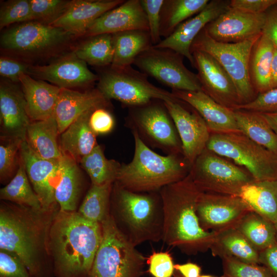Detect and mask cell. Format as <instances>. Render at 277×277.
I'll return each mask as SVG.
<instances>
[{
	"label": "cell",
	"mask_w": 277,
	"mask_h": 277,
	"mask_svg": "<svg viewBox=\"0 0 277 277\" xmlns=\"http://www.w3.org/2000/svg\"><path fill=\"white\" fill-rule=\"evenodd\" d=\"M58 205L35 209L1 200L0 250L16 255L33 277L54 276L50 232Z\"/></svg>",
	"instance_id": "6da1fadb"
},
{
	"label": "cell",
	"mask_w": 277,
	"mask_h": 277,
	"mask_svg": "<svg viewBox=\"0 0 277 277\" xmlns=\"http://www.w3.org/2000/svg\"><path fill=\"white\" fill-rule=\"evenodd\" d=\"M101 224L77 211H59L50 232V251L55 277H89L102 239Z\"/></svg>",
	"instance_id": "7a4b0ae2"
},
{
	"label": "cell",
	"mask_w": 277,
	"mask_h": 277,
	"mask_svg": "<svg viewBox=\"0 0 277 277\" xmlns=\"http://www.w3.org/2000/svg\"><path fill=\"white\" fill-rule=\"evenodd\" d=\"M201 192L189 173L160 190L164 211L162 241L187 255L210 249L216 235L200 225L196 210Z\"/></svg>",
	"instance_id": "3957f363"
},
{
	"label": "cell",
	"mask_w": 277,
	"mask_h": 277,
	"mask_svg": "<svg viewBox=\"0 0 277 277\" xmlns=\"http://www.w3.org/2000/svg\"><path fill=\"white\" fill-rule=\"evenodd\" d=\"M110 214L120 232L135 247L162 240L164 211L160 191L133 192L114 182Z\"/></svg>",
	"instance_id": "277c9868"
},
{
	"label": "cell",
	"mask_w": 277,
	"mask_h": 277,
	"mask_svg": "<svg viewBox=\"0 0 277 277\" xmlns=\"http://www.w3.org/2000/svg\"><path fill=\"white\" fill-rule=\"evenodd\" d=\"M134 152L128 164H121L115 182L136 192L159 191L178 182L190 172L191 165L180 153L162 155L153 151L132 131Z\"/></svg>",
	"instance_id": "5b68a950"
},
{
	"label": "cell",
	"mask_w": 277,
	"mask_h": 277,
	"mask_svg": "<svg viewBox=\"0 0 277 277\" xmlns=\"http://www.w3.org/2000/svg\"><path fill=\"white\" fill-rule=\"evenodd\" d=\"M101 225L102 241L89 277H142L144 256L120 232L111 214Z\"/></svg>",
	"instance_id": "8992f818"
},
{
	"label": "cell",
	"mask_w": 277,
	"mask_h": 277,
	"mask_svg": "<svg viewBox=\"0 0 277 277\" xmlns=\"http://www.w3.org/2000/svg\"><path fill=\"white\" fill-rule=\"evenodd\" d=\"M128 108L125 125L147 146L167 154H182L180 138L163 101L153 100Z\"/></svg>",
	"instance_id": "52a82bcc"
},
{
	"label": "cell",
	"mask_w": 277,
	"mask_h": 277,
	"mask_svg": "<svg viewBox=\"0 0 277 277\" xmlns=\"http://www.w3.org/2000/svg\"><path fill=\"white\" fill-rule=\"evenodd\" d=\"M206 148L243 167L255 181L277 180V154L242 133H211Z\"/></svg>",
	"instance_id": "ba28073f"
},
{
	"label": "cell",
	"mask_w": 277,
	"mask_h": 277,
	"mask_svg": "<svg viewBox=\"0 0 277 277\" xmlns=\"http://www.w3.org/2000/svg\"><path fill=\"white\" fill-rule=\"evenodd\" d=\"M97 88L108 100H115L126 107L137 106L153 100H180L171 92L151 83L148 76L132 66L110 67L98 76Z\"/></svg>",
	"instance_id": "9c48e42d"
},
{
	"label": "cell",
	"mask_w": 277,
	"mask_h": 277,
	"mask_svg": "<svg viewBox=\"0 0 277 277\" xmlns=\"http://www.w3.org/2000/svg\"><path fill=\"white\" fill-rule=\"evenodd\" d=\"M258 38L239 43L220 42L210 37L203 29L190 50L191 52H205L219 63L234 83L242 105L251 102L258 95L250 81L249 63L252 47Z\"/></svg>",
	"instance_id": "30bf717a"
},
{
	"label": "cell",
	"mask_w": 277,
	"mask_h": 277,
	"mask_svg": "<svg viewBox=\"0 0 277 277\" xmlns=\"http://www.w3.org/2000/svg\"><path fill=\"white\" fill-rule=\"evenodd\" d=\"M189 174L202 192L235 196L255 181L245 168L206 148L191 166Z\"/></svg>",
	"instance_id": "8fae6325"
},
{
	"label": "cell",
	"mask_w": 277,
	"mask_h": 277,
	"mask_svg": "<svg viewBox=\"0 0 277 277\" xmlns=\"http://www.w3.org/2000/svg\"><path fill=\"white\" fill-rule=\"evenodd\" d=\"M184 57L170 49L152 46L141 53L133 65L172 90H202L197 74L185 66Z\"/></svg>",
	"instance_id": "7c38bea8"
},
{
	"label": "cell",
	"mask_w": 277,
	"mask_h": 277,
	"mask_svg": "<svg viewBox=\"0 0 277 277\" xmlns=\"http://www.w3.org/2000/svg\"><path fill=\"white\" fill-rule=\"evenodd\" d=\"M72 35L61 28L32 21L20 23L1 36L2 49L22 54H37L56 47Z\"/></svg>",
	"instance_id": "4fadbf2b"
},
{
	"label": "cell",
	"mask_w": 277,
	"mask_h": 277,
	"mask_svg": "<svg viewBox=\"0 0 277 277\" xmlns=\"http://www.w3.org/2000/svg\"><path fill=\"white\" fill-rule=\"evenodd\" d=\"M196 211L202 228L217 232L235 227L253 210L239 196L201 192Z\"/></svg>",
	"instance_id": "5bb4252c"
},
{
	"label": "cell",
	"mask_w": 277,
	"mask_h": 277,
	"mask_svg": "<svg viewBox=\"0 0 277 277\" xmlns=\"http://www.w3.org/2000/svg\"><path fill=\"white\" fill-rule=\"evenodd\" d=\"M175 125L182 144V154L191 166L206 148L211 132L201 116L185 107V102L164 101Z\"/></svg>",
	"instance_id": "9a60e30c"
},
{
	"label": "cell",
	"mask_w": 277,
	"mask_h": 277,
	"mask_svg": "<svg viewBox=\"0 0 277 277\" xmlns=\"http://www.w3.org/2000/svg\"><path fill=\"white\" fill-rule=\"evenodd\" d=\"M202 90L220 105L234 110L242 104L232 80L209 54L198 50L191 52Z\"/></svg>",
	"instance_id": "2e32d148"
},
{
	"label": "cell",
	"mask_w": 277,
	"mask_h": 277,
	"mask_svg": "<svg viewBox=\"0 0 277 277\" xmlns=\"http://www.w3.org/2000/svg\"><path fill=\"white\" fill-rule=\"evenodd\" d=\"M265 14H251L230 8L204 28L212 39L239 43L256 39L262 34Z\"/></svg>",
	"instance_id": "e0dca14e"
},
{
	"label": "cell",
	"mask_w": 277,
	"mask_h": 277,
	"mask_svg": "<svg viewBox=\"0 0 277 277\" xmlns=\"http://www.w3.org/2000/svg\"><path fill=\"white\" fill-rule=\"evenodd\" d=\"M20 157L30 183L44 208L58 205L54 192L61 177V160L44 159L36 155L24 141L21 146Z\"/></svg>",
	"instance_id": "ac0fdd59"
},
{
	"label": "cell",
	"mask_w": 277,
	"mask_h": 277,
	"mask_svg": "<svg viewBox=\"0 0 277 277\" xmlns=\"http://www.w3.org/2000/svg\"><path fill=\"white\" fill-rule=\"evenodd\" d=\"M27 74L67 89L89 86L99 78L73 52L47 65L29 66Z\"/></svg>",
	"instance_id": "d6986e66"
},
{
	"label": "cell",
	"mask_w": 277,
	"mask_h": 277,
	"mask_svg": "<svg viewBox=\"0 0 277 277\" xmlns=\"http://www.w3.org/2000/svg\"><path fill=\"white\" fill-rule=\"evenodd\" d=\"M230 1L211 0L200 12L181 24L169 36L155 47L173 50L188 59L194 68L191 47L194 39L210 22L230 8Z\"/></svg>",
	"instance_id": "ffe728a7"
},
{
	"label": "cell",
	"mask_w": 277,
	"mask_h": 277,
	"mask_svg": "<svg viewBox=\"0 0 277 277\" xmlns=\"http://www.w3.org/2000/svg\"><path fill=\"white\" fill-rule=\"evenodd\" d=\"M26 102L21 85L9 80L0 84L1 137L26 140L31 123Z\"/></svg>",
	"instance_id": "44dd1931"
},
{
	"label": "cell",
	"mask_w": 277,
	"mask_h": 277,
	"mask_svg": "<svg viewBox=\"0 0 277 277\" xmlns=\"http://www.w3.org/2000/svg\"><path fill=\"white\" fill-rule=\"evenodd\" d=\"M171 92L201 116L211 133H241L233 110L220 105L203 90H172Z\"/></svg>",
	"instance_id": "7402d4cb"
},
{
	"label": "cell",
	"mask_w": 277,
	"mask_h": 277,
	"mask_svg": "<svg viewBox=\"0 0 277 277\" xmlns=\"http://www.w3.org/2000/svg\"><path fill=\"white\" fill-rule=\"evenodd\" d=\"M131 30L149 31L148 24L140 0H127L97 18L85 36L114 34Z\"/></svg>",
	"instance_id": "603a6c76"
},
{
	"label": "cell",
	"mask_w": 277,
	"mask_h": 277,
	"mask_svg": "<svg viewBox=\"0 0 277 277\" xmlns=\"http://www.w3.org/2000/svg\"><path fill=\"white\" fill-rule=\"evenodd\" d=\"M124 0H73L65 12L49 25L61 28L72 35H85L94 21Z\"/></svg>",
	"instance_id": "cb8c5ba5"
},
{
	"label": "cell",
	"mask_w": 277,
	"mask_h": 277,
	"mask_svg": "<svg viewBox=\"0 0 277 277\" xmlns=\"http://www.w3.org/2000/svg\"><path fill=\"white\" fill-rule=\"evenodd\" d=\"M109 105V100L97 88L83 92L61 88L54 111L60 134L84 113Z\"/></svg>",
	"instance_id": "d4e9b609"
},
{
	"label": "cell",
	"mask_w": 277,
	"mask_h": 277,
	"mask_svg": "<svg viewBox=\"0 0 277 277\" xmlns=\"http://www.w3.org/2000/svg\"><path fill=\"white\" fill-rule=\"evenodd\" d=\"M19 82L31 122L44 120L54 114L61 88L24 73L19 74Z\"/></svg>",
	"instance_id": "484cf974"
},
{
	"label": "cell",
	"mask_w": 277,
	"mask_h": 277,
	"mask_svg": "<svg viewBox=\"0 0 277 277\" xmlns=\"http://www.w3.org/2000/svg\"><path fill=\"white\" fill-rule=\"evenodd\" d=\"M95 109L82 114L60 134L59 144L62 153L70 156L77 163H80L98 145L96 135L89 125L90 115Z\"/></svg>",
	"instance_id": "4316f807"
},
{
	"label": "cell",
	"mask_w": 277,
	"mask_h": 277,
	"mask_svg": "<svg viewBox=\"0 0 277 277\" xmlns=\"http://www.w3.org/2000/svg\"><path fill=\"white\" fill-rule=\"evenodd\" d=\"M58 125L54 114L41 121L31 122L25 141L38 156L46 160H60L63 155L58 142Z\"/></svg>",
	"instance_id": "83f0119b"
},
{
	"label": "cell",
	"mask_w": 277,
	"mask_h": 277,
	"mask_svg": "<svg viewBox=\"0 0 277 277\" xmlns=\"http://www.w3.org/2000/svg\"><path fill=\"white\" fill-rule=\"evenodd\" d=\"M62 174L55 188L54 197L60 211H77L83 187V177L77 163L64 154L61 160Z\"/></svg>",
	"instance_id": "f1b7e54d"
},
{
	"label": "cell",
	"mask_w": 277,
	"mask_h": 277,
	"mask_svg": "<svg viewBox=\"0 0 277 277\" xmlns=\"http://www.w3.org/2000/svg\"><path fill=\"white\" fill-rule=\"evenodd\" d=\"M275 46L262 33L254 43L250 54L249 73L257 94L271 89V69Z\"/></svg>",
	"instance_id": "f546056e"
},
{
	"label": "cell",
	"mask_w": 277,
	"mask_h": 277,
	"mask_svg": "<svg viewBox=\"0 0 277 277\" xmlns=\"http://www.w3.org/2000/svg\"><path fill=\"white\" fill-rule=\"evenodd\" d=\"M113 58L110 67L132 66L136 57L152 44L148 30H131L112 34Z\"/></svg>",
	"instance_id": "4dcf8cb0"
},
{
	"label": "cell",
	"mask_w": 277,
	"mask_h": 277,
	"mask_svg": "<svg viewBox=\"0 0 277 277\" xmlns=\"http://www.w3.org/2000/svg\"><path fill=\"white\" fill-rule=\"evenodd\" d=\"M214 256H230L242 262L259 264V252L235 227L216 232L210 248Z\"/></svg>",
	"instance_id": "1f68e13d"
},
{
	"label": "cell",
	"mask_w": 277,
	"mask_h": 277,
	"mask_svg": "<svg viewBox=\"0 0 277 277\" xmlns=\"http://www.w3.org/2000/svg\"><path fill=\"white\" fill-rule=\"evenodd\" d=\"M239 196L253 211L274 223L277 220V180L254 181L244 186Z\"/></svg>",
	"instance_id": "d6a6232c"
},
{
	"label": "cell",
	"mask_w": 277,
	"mask_h": 277,
	"mask_svg": "<svg viewBox=\"0 0 277 277\" xmlns=\"http://www.w3.org/2000/svg\"><path fill=\"white\" fill-rule=\"evenodd\" d=\"M241 132L252 141L277 154V134L260 113L234 110Z\"/></svg>",
	"instance_id": "836d02e7"
},
{
	"label": "cell",
	"mask_w": 277,
	"mask_h": 277,
	"mask_svg": "<svg viewBox=\"0 0 277 277\" xmlns=\"http://www.w3.org/2000/svg\"><path fill=\"white\" fill-rule=\"evenodd\" d=\"M209 0H164L161 12L160 34L171 35L183 22L202 11Z\"/></svg>",
	"instance_id": "e575fe53"
},
{
	"label": "cell",
	"mask_w": 277,
	"mask_h": 277,
	"mask_svg": "<svg viewBox=\"0 0 277 277\" xmlns=\"http://www.w3.org/2000/svg\"><path fill=\"white\" fill-rule=\"evenodd\" d=\"M259 251L276 242L274 223L258 213H247L235 227Z\"/></svg>",
	"instance_id": "d590c367"
},
{
	"label": "cell",
	"mask_w": 277,
	"mask_h": 277,
	"mask_svg": "<svg viewBox=\"0 0 277 277\" xmlns=\"http://www.w3.org/2000/svg\"><path fill=\"white\" fill-rule=\"evenodd\" d=\"M80 163L89 175L91 184L95 185L113 184L121 166L118 161L108 159L98 144Z\"/></svg>",
	"instance_id": "8d00e7d4"
},
{
	"label": "cell",
	"mask_w": 277,
	"mask_h": 277,
	"mask_svg": "<svg viewBox=\"0 0 277 277\" xmlns=\"http://www.w3.org/2000/svg\"><path fill=\"white\" fill-rule=\"evenodd\" d=\"M0 199L2 201L35 209L43 208L28 179L21 157L19 167L15 175L0 189Z\"/></svg>",
	"instance_id": "74e56055"
},
{
	"label": "cell",
	"mask_w": 277,
	"mask_h": 277,
	"mask_svg": "<svg viewBox=\"0 0 277 277\" xmlns=\"http://www.w3.org/2000/svg\"><path fill=\"white\" fill-rule=\"evenodd\" d=\"M73 52L86 64L97 67L110 66L114 55L112 34L88 36Z\"/></svg>",
	"instance_id": "f35d334b"
},
{
	"label": "cell",
	"mask_w": 277,
	"mask_h": 277,
	"mask_svg": "<svg viewBox=\"0 0 277 277\" xmlns=\"http://www.w3.org/2000/svg\"><path fill=\"white\" fill-rule=\"evenodd\" d=\"M113 184H91L77 211L86 219L101 224L110 215Z\"/></svg>",
	"instance_id": "ab89813d"
},
{
	"label": "cell",
	"mask_w": 277,
	"mask_h": 277,
	"mask_svg": "<svg viewBox=\"0 0 277 277\" xmlns=\"http://www.w3.org/2000/svg\"><path fill=\"white\" fill-rule=\"evenodd\" d=\"M24 140L18 138L1 137L0 181L8 183L15 175L19 165L20 149Z\"/></svg>",
	"instance_id": "60d3db41"
},
{
	"label": "cell",
	"mask_w": 277,
	"mask_h": 277,
	"mask_svg": "<svg viewBox=\"0 0 277 277\" xmlns=\"http://www.w3.org/2000/svg\"><path fill=\"white\" fill-rule=\"evenodd\" d=\"M33 21L30 0L5 2L0 9L1 29L14 23Z\"/></svg>",
	"instance_id": "b9f144b4"
},
{
	"label": "cell",
	"mask_w": 277,
	"mask_h": 277,
	"mask_svg": "<svg viewBox=\"0 0 277 277\" xmlns=\"http://www.w3.org/2000/svg\"><path fill=\"white\" fill-rule=\"evenodd\" d=\"M33 21L50 24L62 15L70 1L65 0H30Z\"/></svg>",
	"instance_id": "7bdbcfd3"
},
{
	"label": "cell",
	"mask_w": 277,
	"mask_h": 277,
	"mask_svg": "<svg viewBox=\"0 0 277 277\" xmlns=\"http://www.w3.org/2000/svg\"><path fill=\"white\" fill-rule=\"evenodd\" d=\"M227 277H272L269 270L264 266L247 263L230 256L221 258Z\"/></svg>",
	"instance_id": "ee69618b"
},
{
	"label": "cell",
	"mask_w": 277,
	"mask_h": 277,
	"mask_svg": "<svg viewBox=\"0 0 277 277\" xmlns=\"http://www.w3.org/2000/svg\"><path fill=\"white\" fill-rule=\"evenodd\" d=\"M140 1L147 17L152 44L155 46L162 40L160 34L161 12L164 0Z\"/></svg>",
	"instance_id": "f6af8a7d"
},
{
	"label": "cell",
	"mask_w": 277,
	"mask_h": 277,
	"mask_svg": "<svg viewBox=\"0 0 277 277\" xmlns=\"http://www.w3.org/2000/svg\"><path fill=\"white\" fill-rule=\"evenodd\" d=\"M234 110H244L258 113L276 112L277 88L258 94L251 102L239 105Z\"/></svg>",
	"instance_id": "bcb514c9"
},
{
	"label": "cell",
	"mask_w": 277,
	"mask_h": 277,
	"mask_svg": "<svg viewBox=\"0 0 277 277\" xmlns=\"http://www.w3.org/2000/svg\"><path fill=\"white\" fill-rule=\"evenodd\" d=\"M0 277H33L14 254L0 250Z\"/></svg>",
	"instance_id": "7dc6e473"
},
{
	"label": "cell",
	"mask_w": 277,
	"mask_h": 277,
	"mask_svg": "<svg viewBox=\"0 0 277 277\" xmlns=\"http://www.w3.org/2000/svg\"><path fill=\"white\" fill-rule=\"evenodd\" d=\"M148 271L153 277H172L174 265L171 255L167 252H153L147 259Z\"/></svg>",
	"instance_id": "c3c4849f"
},
{
	"label": "cell",
	"mask_w": 277,
	"mask_h": 277,
	"mask_svg": "<svg viewBox=\"0 0 277 277\" xmlns=\"http://www.w3.org/2000/svg\"><path fill=\"white\" fill-rule=\"evenodd\" d=\"M107 108H96L90 115L89 125L96 136L110 133L115 126L114 118Z\"/></svg>",
	"instance_id": "681fc988"
},
{
	"label": "cell",
	"mask_w": 277,
	"mask_h": 277,
	"mask_svg": "<svg viewBox=\"0 0 277 277\" xmlns=\"http://www.w3.org/2000/svg\"><path fill=\"white\" fill-rule=\"evenodd\" d=\"M29 65L6 56L0 58V74L14 83H20L19 74H27Z\"/></svg>",
	"instance_id": "f907efd6"
},
{
	"label": "cell",
	"mask_w": 277,
	"mask_h": 277,
	"mask_svg": "<svg viewBox=\"0 0 277 277\" xmlns=\"http://www.w3.org/2000/svg\"><path fill=\"white\" fill-rule=\"evenodd\" d=\"M277 0H231L230 7L240 11L251 14H262Z\"/></svg>",
	"instance_id": "816d5d0a"
},
{
	"label": "cell",
	"mask_w": 277,
	"mask_h": 277,
	"mask_svg": "<svg viewBox=\"0 0 277 277\" xmlns=\"http://www.w3.org/2000/svg\"><path fill=\"white\" fill-rule=\"evenodd\" d=\"M263 33L267 35L277 47V2L265 13Z\"/></svg>",
	"instance_id": "f5cc1de1"
},
{
	"label": "cell",
	"mask_w": 277,
	"mask_h": 277,
	"mask_svg": "<svg viewBox=\"0 0 277 277\" xmlns=\"http://www.w3.org/2000/svg\"><path fill=\"white\" fill-rule=\"evenodd\" d=\"M259 263L263 264L271 273L277 277V243L259 252Z\"/></svg>",
	"instance_id": "db71d44e"
},
{
	"label": "cell",
	"mask_w": 277,
	"mask_h": 277,
	"mask_svg": "<svg viewBox=\"0 0 277 277\" xmlns=\"http://www.w3.org/2000/svg\"><path fill=\"white\" fill-rule=\"evenodd\" d=\"M174 269L184 277H200L201 267L196 264L187 263L184 264L174 265Z\"/></svg>",
	"instance_id": "11a10c76"
},
{
	"label": "cell",
	"mask_w": 277,
	"mask_h": 277,
	"mask_svg": "<svg viewBox=\"0 0 277 277\" xmlns=\"http://www.w3.org/2000/svg\"><path fill=\"white\" fill-rule=\"evenodd\" d=\"M273 131L277 134V111L269 113H260Z\"/></svg>",
	"instance_id": "9f6ffc18"
},
{
	"label": "cell",
	"mask_w": 277,
	"mask_h": 277,
	"mask_svg": "<svg viewBox=\"0 0 277 277\" xmlns=\"http://www.w3.org/2000/svg\"><path fill=\"white\" fill-rule=\"evenodd\" d=\"M277 88V47H275L272 63L271 89Z\"/></svg>",
	"instance_id": "6f0895ef"
},
{
	"label": "cell",
	"mask_w": 277,
	"mask_h": 277,
	"mask_svg": "<svg viewBox=\"0 0 277 277\" xmlns=\"http://www.w3.org/2000/svg\"><path fill=\"white\" fill-rule=\"evenodd\" d=\"M173 277H184L178 271H174Z\"/></svg>",
	"instance_id": "680465c9"
},
{
	"label": "cell",
	"mask_w": 277,
	"mask_h": 277,
	"mask_svg": "<svg viewBox=\"0 0 277 277\" xmlns=\"http://www.w3.org/2000/svg\"><path fill=\"white\" fill-rule=\"evenodd\" d=\"M275 230H276V242H277V220L275 221V222L274 223Z\"/></svg>",
	"instance_id": "91938a15"
},
{
	"label": "cell",
	"mask_w": 277,
	"mask_h": 277,
	"mask_svg": "<svg viewBox=\"0 0 277 277\" xmlns=\"http://www.w3.org/2000/svg\"><path fill=\"white\" fill-rule=\"evenodd\" d=\"M200 277H213V276L209 275H200Z\"/></svg>",
	"instance_id": "94428289"
},
{
	"label": "cell",
	"mask_w": 277,
	"mask_h": 277,
	"mask_svg": "<svg viewBox=\"0 0 277 277\" xmlns=\"http://www.w3.org/2000/svg\"><path fill=\"white\" fill-rule=\"evenodd\" d=\"M222 277H227V276H226L225 275H224V276H223Z\"/></svg>",
	"instance_id": "6125c7cd"
}]
</instances>
